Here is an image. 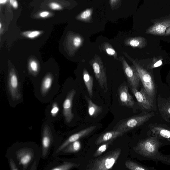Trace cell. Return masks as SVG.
<instances>
[{
    "mask_svg": "<svg viewBox=\"0 0 170 170\" xmlns=\"http://www.w3.org/2000/svg\"><path fill=\"white\" fill-rule=\"evenodd\" d=\"M80 9L76 19L83 25H103L108 21L104 0H89Z\"/></svg>",
    "mask_w": 170,
    "mask_h": 170,
    "instance_id": "6da1fadb",
    "label": "cell"
},
{
    "mask_svg": "<svg viewBox=\"0 0 170 170\" xmlns=\"http://www.w3.org/2000/svg\"><path fill=\"white\" fill-rule=\"evenodd\" d=\"M157 138L153 136L142 140L134 147L133 150L137 153L145 157L159 159L165 163H170V156L162 155L159 153L161 143Z\"/></svg>",
    "mask_w": 170,
    "mask_h": 170,
    "instance_id": "7a4b0ae2",
    "label": "cell"
},
{
    "mask_svg": "<svg viewBox=\"0 0 170 170\" xmlns=\"http://www.w3.org/2000/svg\"><path fill=\"white\" fill-rule=\"evenodd\" d=\"M108 21L115 22L129 15V0H104Z\"/></svg>",
    "mask_w": 170,
    "mask_h": 170,
    "instance_id": "3957f363",
    "label": "cell"
},
{
    "mask_svg": "<svg viewBox=\"0 0 170 170\" xmlns=\"http://www.w3.org/2000/svg\"><path fill=\"white\" fill-rule=\"evenodd\" d=\"M121 149L117 148L98 157L90 162L87 167L90 170H108L112 169L119 157Z\"/></svg>",
    "mask_w": 170,
    "mask_h": 170,
    "instance_id": "277c9868",
    "label": "cell"
},
{
    "mask_svg": "<svg viewBox=\"0 0 170 170\" xmlns=\"http://www.w3.org/2000/svg\"><path fill=\"white\" fill-rule=\"evenodd\" d=\"M123 53L126 58L132 62L136 68L143 88L150 100L153 103L155 96V86L151 75L144 69L135 59L131 57L126 52H123Z\"/></svg>",
    "mask_w": 170,
    "mask_h": 170,
    "instance_id": "5b68a950",
    "label": "cell"
},
{
    "mask_svg": "<svg viewBox=\"0 0 170 170\" xmlns=\"http://www.w3.org/2000/svg\"><path fill=\"white\" fill-rule=\"evenodd\" d=\"M154 115V113H150L123 119L116 124L113 130L125 134L142 125Z\"/></svg>",
    "mask_w": 170,
    "mask_h": 170,
    "instance_id": "8992f818",
    "label": "cell"
},
{
    "mask_svg": "<svg viewBox=\"0 0 170 170\" xmlns=\"http://www.w3.org/2000/svg\"><path fill=\"white\" fill-rule=\"evenodd\" d=\"M93 70L95 76L101 89L105 92L108 90L105 68L103 62L99 55L96 54L89 62Z\"/></svg>",
    "mask_w": 170,
    "mask_h": 170,
    "instance_id": "52a82bcc",
    "label": "cell"
},
{
    "mask_svg": "<svg viewBox=\"0 0 170 170\" xmlns=\"http://www.w3.org/2000/svg\"><path fill=\"white\" fill-rule=\"evenodd\" d=\"M118 60L122 64L124 73L130 86L132 88L138 90L140 80L136 68L134 65L130 66L123 56L119 57Z\"/></svg>",
    "mask_w": 170,
    "mask_h": 170,
    "instance_id": "ba28073f",
    "label": "cell"
},
{
    "mask_svg": "<svg viewBox=\"0 0 170 170\" xmlns=\"http://www.w3.org/2000/svg\"><path fill=\"white\" fill-rule=\"evenodd\" d=\"M118 101L121 105L130 108L133 107L135 102L129 93L127 84L124 83L121 84L118 89Z\"/></svg>",
    "mask_w": 170,
    "mask_h": 170,
    "instance_id": "9c48e42d",
    "label": "cell"
},
{
    "mask_svg": "<svg viewBox=\"0 0 170 170\" xmlns=\"http://www.w3.org/2000/svg\"><path fill=\"white\" fill-rule=\"evenodd\" d=\"M96 126H91L71 135L58 147L56 153H59L61 152L71 143L79 140L83 137L90 134L96 129Z\"/></svg>",
    "mask_w": 170,
    "mask_h": 170,
    "instance_id": "30bf717a",
    "label": "cell"
},
{
    "mask_svg": "<svg viewBox=\"0 0 170 170\" xmlns=\"http://www.w3.org/2000/svg\"><path fill=\"white\" fill-rule=\"evenodd\" d=\"M131 90L140 106L142 109L147 110H151L153 109V103L150 100L143 88L139 91L138 90L131 87Z\"/></svg>",
    "mask_w": 170,
    "mask_h": 170,
    "instance_id": "8fae6325",
    "label": "cell"
},
{
    "mask_svg": "<svg viewBox=\"0 0 170 170\" xmlns=\"http://www.w3.org/2000/svg\"><path fill=\"white\" fill-rule=\"evenodd\" d=\"M76 91L72 90L64 100L63 104V113L66 122L71 123L73 120L74 114L72 112L73 100Z\"/></svg>",
    "mask_w": 170,
    "mask_h": 170,
    "instance_id": "7c38bea8",
    "label": "cell"
},
{
    "mask_svg": "<svg viewBox=\"0 0 170 170\" xmlns=\"http://www.w3.org/2000/svg\"><path fill=\"white\" fill-rule=\"evenodd\" d=\"M52 133L50 126L45 125L42 130V152L44 157L47 155L52 143L53 137Z\"/></svg>",
    "mask_w": 170,
    "mask_h": 170,
    "instance_id": "4fadbf2b",
    "label": "cell"
},
{
    "mask_svg": "<svg viewBox=\"0 0 170 170\" xmlns=\"http://www.w3.org/2000/svg\"><path fill=\"white\" fill-rule=\"evenodd\" d=\"M34 155L30 150L27 148L20 149L16 153V157L20 164L27 168L33 159Z\"/></svg>",
    "mask_w": 170,
    "mask_h": 170,
    "instance_id": "5bb4252c",
    "label": "cell"
},
{
    "mask_svg": "<svg viewBox=\"0 0 170 170\" xmlns=\"http://www.w3.org/2000/svg\"><path fill=\"white\" fill-rule=\"evenodd\" d=\"M150 130L153 136L170 141V129L168 128L161 125H152Z\"/></svg>",
    "mask_w": 170,
    "mask_h": 170,
    "instance_id": "9a60e30c",
    "label": "cell"
},
{
    "mask_svg": "<svg viewBox=\"0 0 170 170\" xmlns=\"http://www.w3.org/2000/svg\"><path fill=\"white\" fill-rule=\"evenodd\" d=\"M124 134L115 130L107 132L102 134L98 137L95 143L96 145H98L111 140H114L118 138L122 137Z\"/></svg>",
    "mask_w": 170,
    "mask_h": 170,
    "instance_id": "2e32d148",
    "label": "cell"
},
{
    "mask_svg": "<svg viewBox=\"0 0 170 170\" xmlns=\"http://www.w3.org/2000/svg\"><path fill=\"white\" fill-rule=\"evenodd\" d=\"M70 39L68 44L70 50L72 54H74L83 45L85 39L83 36L79 34L71 35Z\"/></svg>",
    "mask_w": 170,
    "mask_h": 170,
    "instance_id": "e0dca14e",
    "label": "cell"
},
{
    "mask_svg": "<svg viewBox=\"0 0 170 170\" xmlns=\"http://www.w3.org/2000/svg\"><path fill=\"white\" fill-rule=\"evenodd\" d=\"M170 27V20L159 23L149 29L146 33L153 35L165 36L166 29Z\"/></svg>",
    "mask_w": 170,
    "mask_h": 170,
    "instance_id": "ac0fdd59",
    "label": "cell"
},
{
    "mask_svg": "<svg viewBox=\"0 0 170 170\" xmlns=\"http://www.w3.org/2000/svg\"><path fill=\"white\" fill-rule=\"evenodd\" d=\"M125 46L142 49L146 46L147 42L145 38L142 37L127 38L124 40Z\"/></svg>",
    "mask_w": 170,
    "mask_h": 170,
    "instance_id": "d6986e66",
    "label": "cell"
},
{
    "mask_svg": "<svg viewBox=\"0 0 170 170\" xmlns=\"http://www.w3.org/2000/svg\"><path fill=\"white\" fill-rule=\"evenodd\" d=\"M85 98L87 104L88 112L89 115L92 118L97 117L102 112L103 108L94 103L91 98L86 96H85Z\"/></svg>",
    "mask_w": 170,
    "mask_h": 170,
    "instance_id": "ffe728a7",
    "label": "cell"
},
{
    "mask_svg": "<svg viewBox=\"0 0 170 170\" xmlns=\"http://www.w3.org/2000/svg\"><path fill=\"white\" fill-rule=\"evenodd\" d=\"M83 77L84 83L87 88L90 98L93 97V78L92 76L89 74L86 68H84L83 71Z\"/></svg>",
    "mask_w": 170,
    "mask_h": 170,
    "instance_id": "44dd1931",
    "label": "cell"
},
{
    "mask_svg": "<svg viewBox=\"0 0 170 170\" xmlns=\"http://www.w3.org/2000/svg\"><path fill=\"white\" fill-rule=\"evenodd\" d=\"M99 50L109 56L112 57L114 59L118 60L117 52L112 45L107 42H104L99 46Z\"/></svg>",
    "mask_w": 170,
    "mask_h": 170,
    "instance_id": "7402d4cb",
    "label": "cell"
},
{
    "mask_svg": "<svg viewBox=\"0 0 170 170\" xmlns=\"http://www.w3.org/2000/svg\"><path fill=\"white\" fill-rule=\"evenodd\" d=\"M159 109L163 118L168 121L170 118V101L159 105Z\"/></svg>",
    "mask_w": 170,
    "mask_h": 170,
    "instance_id": "603a6c76",
    "label": "cell"
},
{
    "mask_svg": "<svg viewBox=\"0 0 170 170\" xmlns=\"http://www.w3.org/2000/svg\"><path fill=\"white\" fill-rule=\"evenodd\" d=\"M81 148V143L77 140L70 144L61 152L65 153H75L79 152Z\"/></svg>",
    "mask_w": 170,
    "mask_h": 170,
    "instance_id": "cb8c5ba5",
    "label": "cell"
},
{
    "mask_svg": "<svg viewBox=\"0 0 170 170\" xmlns=\"http://www.w3.org/2000/svg\"><path fill=\"white\" fill-rule=\"evenodd\" d=\"M114 141V140H111L102 143L94 153L93 156L94 157L97 158L102 155L110 146L112 145Z\"/></svg>",
    "mask_w": 170,
    "mask_h": 170,
    "instance_id": "d4e9b609",
    "label": "cell"
},
{
    "mask_svg": "<svg viewBox=\"0 0 170 170\" xmlns=\"http://www.w3.org/2000/svg\"><path fill=\"white\" fill-rule=\"evenodd\" d=\"M126 168L131 170H149L151 169L146 167L143 166L136 162L128 160L125 163Z\"/></svg>",
    "mask_w": 170,
    "mask_h": 170,
    "instance_id": "484cf974",
    "label": "cell"
},
{
    "mask_svg": "<svg viewBox=\"0 0 170 170\" xmlns=\"http://www.w3.org/2000/svg\"><path fill=\"white\" fill-rule=\"evenodd\" d=\"M80 164L73 162H65L63 164L59 165L52 168V170H69L74 168L78 167Z\"/></svg>",
    "mask_w": 170,
    "mask_h": 170,
    "instance_id": "4316f807",
    "label": "cell"
},
{
    "mask_svg": "<svg viewBox=\"0 0 170 170\" xmlns=\"http://www.w3.org/2000/svg\"><path fill=\"white\" fill-rule=\"evenodd\" d=\"M52 82H53V80L50 76H47L45 78L42 83V92L45 93L50 89Z\"/></svg>",
    "mask_w": 170,
    "mask_h": 170,
    "instance_id": "83f0119b",
    "label": "cell"
},
{
    "mask_svg": "<svg viewBox=\"0 0 170 170\" xmlns=\"http://www.w3.org/2000/svg\"><path fill=\"white\" fill-rule=\"evenodd\" d=\"M41 34V31H34L25 32L23 33L22 34L26 37L30 39H33L38 37Z\"/></svg>",
    "mask_w": 170,
    "mask_h": 170,
    "instance_id": "f1b7e54d",
    "label": "cell"
},
{
    "mask_svg": "<svg viewBox=\"0 0 170 170\" xmlns=\"http://www.w3.org/2000/svg\"><path fill=\"white\" fill-rule=\"evenodd\" d=\"M60 112V108L57 102L52 104L50 110V115L53 118H55L58 115Z\"/></svg>",
    "mask_w": 170,
    "mask_h": 170,
    "instance_id": "f546056e",
    "label": "cell"
},
{
    "mask_svg": "<svg viewBox=\"0 0 170 170\" xmlns=\"http://www.w3.org/2000/svg\"><path fill=\"white\" fill-rule=\"evenodd\" d=\"M10 81L12 89H17L18 86V81L17 76L15 74H12L10 77Z\"/></svg>",
    "mask_w": 170,
    "mask_h": 170,
    "instance_id": "4dcf8cb0",
    "label": "cell"
},
{
    "mask_svg": "<svg viewBox=\"0 0 170 170\" xmlns=\"http://www.w3.org/2000/svg\"><path fill=\"white\" fill-rule=\"evenodd\" d=\"M30 69L34 72H37L38 70V65L36 61L32 60L29 63Z\"/></svg>",
    "mask_w": 170,
    "mask_h": 170,
    "instance_id": "1f68e13d",
    "label": "cell"
},
{
    "mask_svg": "<svg viewBox=\"0 0 170 170\" xmlns=\"http://www.w3.org/2000/svg\"><path fill=\"white\" fill-rule=\"evenodd\" d=\"M162 64V61L161 59L155 60L153 61L152 64L150 65V68H153L161 66Z\"/></svg>",
    "mask_w": 170,
    "mask_h": 170,
    "instance_id": "d6a6232c",
    "label": "cell"
},
{
    "mask_svg": "<svg viewBox=\"0 0 170 170\" xmlns=\"http://www.w3.org/2000/svg\"><path fill=\"white\" fill-rule=\"evenodd\" d=\"M51 9L53 10H60L62 8L60 5L55 2H52L50 3L49 5Z\"/></svg>",
    "mask_w": 170,
    "mask_h": 170,
    "instance_id": "836d02e7",
    "label": "cell"
},
{
    "mask_svg": "<svg viewBox=\"0 0 170 170\" xmlns=\"http://www.w3.org/2000/svg\"><path fill=\"white\" fill-rule=\"evenodd\" d=\"M9 164L10 165L11 169L12 170H18V168L15 164V163L12 159H10L9 161Z\"/></svg>",
    "mask_w": 170,
    "mask_h": 170,
    "instance_id": "e575fe53",
    "label": "cell"
},
{
    "mask_svg": "<svg viewBox=\"0 0 170 170\" xmlns=\"http://www.w3.org/2000/svg\"><path fill=\"white\" fill-rule=\"evenodd\" d=\"M9 2L13 7L15 8H18V4L16 0H10Z\"/></svg>",
    "mask_w": 170,
    "mask_h": 170,
    "instance_id": "d590c367",
    "label": "cell"
},
{
    "mask_svg": "<svg viewBox=\"0 0 170 170\" xmlns=\"http://www.w3.org/2000/svg\"><path fill=\"white\" fill-rule=\"evenodd\" d=\"M49 14V13L48 11H43L40 13V16L41 17L45 18L47 17Z\"/></svg>",
    "mask_w": 170,
    "mask_h": 170,
    "instance_id": "8d00e7d4",
    "label": "cell"
},
{
    "mask_svg": "<svg viewBox=\"0 0 170 170\" xmlns=\"http://www.w3.org/2000/svg\"><path fill=\"white\" fill-rule=\"evenodd\" d=\"M170 35V27L166 29V34L165 36H168Z\"/></svg>",
    "mask_w": 170,
    "mask_h": 170,
    "instance_id": "74e56055",
    "label": "cell"
},
{
    "mask_svg": "<svg viewBox=\"0 0 170 170\" xmlns=\"http://www.w3.org/2000/svg\"><path fill=\"white\" fill-rule=\"evenodd\" d=\"M7 1V0H0V3L1 4H5Z\"/></svg>",
    "mask_w": 170,
    "mask_h": 170,
    "instance_id": "f35d334b",
    "label": "cell"
},
{
    "mask_svg": "<svg viewBox=\"0 0 170 170\" xmlns=\"http://www.w3.org/2000/svg\"><path fill=\"white\" fill-rule=\"evenodd\" d=\"M0 25H1V27H2V24H0Z\"/></svg>",
    "mask_w": 170,
    "mask_h": 170,
    "instance_id": "ab89813d",
    "label": "cell"
}]
</instances>
